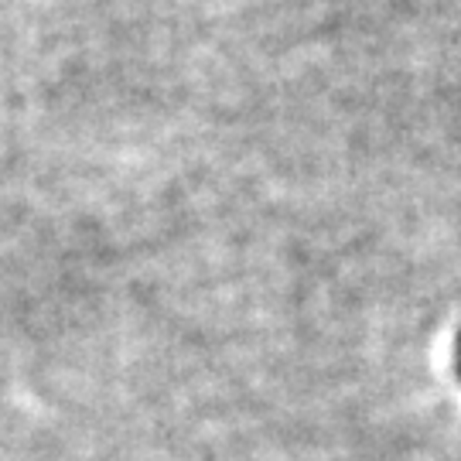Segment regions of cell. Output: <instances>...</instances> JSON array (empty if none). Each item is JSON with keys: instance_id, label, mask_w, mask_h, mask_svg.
<instances>
[{"instance_id": "obj_1", "label": "cell", "mask_w": 461, "mask_h": 461, "mask_svg": "<svg viewBox=\"0 0 461 461\" xmlns=\"http://www.w3.org/2000/svg\"><path fill=\"white\" fill-rule=\"evenodd\" d=\"M458 376H461V335H458Z\"/></svg>"}]
</instances>
